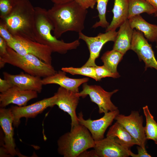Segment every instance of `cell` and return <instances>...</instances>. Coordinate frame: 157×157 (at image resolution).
I'll list each match as a JSON object with an SVG mask.
<instances>
[{"label": "cell", "instance_id": "9", "mask_svg": "<svg viewBox=\"0 0 157 157\" xmlns=\"http://www.w3.org/2000/svg\"><path fill=\"white\" fill-rule=\"evenodd\" d=\"M115 119L121 124L139 144V146L145 149L146 138L143 126V116L140 115L138 111H131L128 116L119 114Z\"/></svg>", "mask_w": 157, "mask_h": 157}, {"label": "cell", "instance_id": "16", "mask_svg": "<svg viewBox=\"0 0 157 157\" xmlns=\"http://www.w3.org/2000/svg\"><path fill=\"white\" fill-rule=\"evenodd\" d=\"M93 148L97 157H128L131 151L108 137L95 141Z\"/></svg>", "mask_w": 157, "mask_h": 157}, {"label": "cell", "instance_id": "30", "mask_svg": "<svg viewBox=\"0 0 157 157\" xmlns=\"http://www.w3.org/2000/svg\"><path fill=\"white\" fill-rule=\"evenodd\" d=\"M0 36L6 41L8 45L13 42L15 39V37L9 31L5 24L1 19L0 20Z\"/></svg>", "mask_w": 157, "mask_h": 157}, {"label": "cell", "instance_id": "33", "mask_svg": "<svg viewBox=\"0 0 157 157\" xmlns=\"http://www.w3.org/2000/svg\"><path fill=\"white\" fill-rule=\"evenodd\" d=\"M13 86L9 81L0 78V92L1 93L6 92Z\"/></svg>", "mask_w": 157, "mask_h": 157}, {"label": "cell", "instance_id": "4", "mask_svg": "<svg viewBox=\"0 0 157 157\" xmlns=\"http://www.w3.org/2000/svg\"><path fill=\"white\" fill-rule=\"evenodd\" d=\"M94 143L88 129L79 123L59 138L58 151L64 157H78L84 151L93 148Z\"/></svg>", "mask_w": 157, "mask_h": 157}, {"label": "cell", "instance_id": "1", "mask_svg": "<svg viewBox=\"0 0 157 157\" xmlns=\"http://www.w3.org/2000/svg\"><path fill=\"white\" fill-rule=\"evenodd\" d=\"M88 13L87 9L74 0L54 4L47 10V15L53 26V35L58 39L69 31L82 32Z\"/></svg>", "mask_w": 157, "mask_h": 157}, {"label": "cell", "instance_id": "32", "mask_svg": "<svg viewBox=\"0 0 157 157\" xmlns=\"http://www.w3.org/2000/svg\"><path fill=\"white\" fill-rule=\"evenodd\" d=\"M137 148L138 151V154H134L131 150L130 152V156L132 157H151V156L147 153L146 149L143 148L139 145H138L137 147Z\"/></svg>", "mask_w": 157, "mask_h": 157}, {"label": "cell", "instance_id": "24", "mask_svg": "<svg viewBox=\"0 0 157 157\" xmlns=\"http://www.w3.org/2000/svg\"><path fill=\"white\" fill-rule=\"evenodd\" d=\"M146 118V125L144 130L146 138L154 141L157 145V123L151 113L147 106L142 108Z\"/></svg>", "mask_w": 157, "mask_h": 157}, {"label": "cell", "instance_id": "20", "mask_svg": "<svg viewBox=\"0 0 157 157\" xmlns=\"http://www.w3.org/2000/svg\"><path fill=\"white\" fill-rule=\"evenodd\" d=\"M106 136L112 138L117 143L128 149L134 145L139 146L136 140L117 121L110 127Z\"/></svg>", "mask_w": 157, "mask_h": 157}, {"label": "cell", "instance_id": "37", "mask_svg": "<svg viewBox=\"0 0 157 157\" xmlns=\"http://www.w3.org/2000/svg\"><path fill=\"white\" fill-rule=\"evenodd\" d=\"M73 0H51L54 4H61L72 1Z\"/></svg>", "mask_w": 157, "mask_h": 157}, {"label": "cell", "instance_id": "34", "mask_svg": "<svg viewBox=\"0 0 157 157\" xmlns=\"http://www.w3.org/2000/svg\"><path fill=\"white\" fill-rule=\"evenodd\" d=\"M8 46L6 41L0 36V56H3L7 53Z\"/></svg>", "mask_w": 157, "mask_h": 157}, {"label": "cell", "instance_id": "23", "mask_svg": "<svg viewBox=\"0 0 157 157\" xmlns=\"http://www.w3.org/2000/svg\"><path fill=\"white\" fill-rule=\"evenodd\" d=\"M143 13L151 15L157 11L145 0H129L128 19Z\"/></svg>", "mask_w": 157, "mask_h": 157}, {"label": "cell", "instance_id": "31", "mask_svg": "<svg viewBox=\"0 0 157 157\" xmlns=\"http://www.w3.org/2000/svg\"><path fill=\"white\" fill-rule=\"evenodd\" d=\"M84 8L93 9L96 3V0H74Z\"/></svg>", "mask_w": 157, "mask_h": 157}, {"label": "cell", "instance_id": "8", "mask_svg": "<svg viewBox=\"0 0 157 157\" xmlns=\"http://www.w3.org/2000/svg\"><path fill=\"white\" fill-rule=\"evenodd\" d=\"M117 33L116 30H112L104 33H100L94 37L88 36L82 32L78 33L79 39L84 41L89 50L90 56L84 66L95 67V60L99 56L103 46L109 41L114 42Z\"/></svg>", "mask_w": 157, "mask_h": 157}, {"label": "cell", "instance_id": "15", "mask_svg": "<svg viewBox=\"0 0 157 157\" xmlns=\"http://www.w3.org/2000/svg\"><path fill=\"white\" fill-rule=\"evenodd\" d=\"M38 93L35 91L23 90L13 86L7 91L0 94V107L5 108L11 104L19 106H26L29 101L37 97Z\"/></svg>", "mask_w": 157, "mask_h": 157}, {"label": "cell", "instance_id": "10", "mask_svg": "<svg viewBox=\"0 0 157 157\" xmlns=\"http://www.w3.org/2000/svg\"><path fill=\"white\" fill-rule=\"evenodd\" d=\"M119 113L118 109L104 113V115L99 119L92 120L90 118L84 119L82 113L80 112L78 114V120L79 123L88 129L93 139L97 141L104 138V134L106 130L112 124Z\"/></svg>", "mask_w": 157, "mask_h": 157}, {"label": "cell", "instance_id": "17", "mask_svg": "<svg viewBox=\"0 0 157 157\" xmlns=\"http://www.w3.org/2000/svg\"><path fill=\"white\" fill-rule=\"evenodd\" d=\"M4 78L9 81L13 86L25 90H31L40 93L42 85L41 77L22 72L12 75L6 72H3Z\"/></svg>", "mask_w": 157, "mask_h": 157}, {"label": "cell", "instance_id": "7", "mask_svg": "<svg viewBox=\"0 0 157 157\" xmlns=\"http://www.w3.org/2000/svg\"><path fill=\"white\" fill-rule=\"evenodd\" d=\"M118 91V90L116 89L112 92H108L99 85H89L85 83L83 84L82 90L78 92V94L80 97L83 98L89 95L92 102L98 105L99 113H105L118 109L111 100L112 95Z\"/></svg>", "mask_w": 157, "mask_h": 157}, {"label": "cell", "instance_id": "26", "mask_svg": "<svg viewBox=\"0 0 157 157\" xmlns=\"http://www.w3.org/2000/svg\"><path fill=\"white\" fill-rule=\"evenodd\" d=\"M109 0H96L97 9L98 13L99 21L96 22L92 26V28H96L99 27L106 28L110 24L106 17L107 7Z\"/></svg>", "mask_w": 157, "mask_h": 157}, {"label": "cell", "instance_id": "11", "mask_svg": "<svg viewBox=\"0 0 157 157\" xmlns=\"http://www.w3.org/2000/svg\"><path fill=\"white\" fill-rule=\"evenodd\" d=\"M56 98V96L54 94L51 97L43 99L28 106H12L10 108L13 117V125L17 127L22 117L34 118L47 108L53 106Z\"/></svg>", "mask_w": 157, "mask_h": 157}, {"label": "cell", "instance_id": "13", "mask_svg": "<svg viewBox=\"0 0 157 157\" xmlns=\"http://www.w3.org/2000/svg\"><path fill=\"white\" fill-rule=\"evenodd\" d=\"M78 93L60 86L54 94L56 96L55 105L57 106L60 109L70 115L71 128L79 124L76 113L80 97Z\"/></svg>", "mask_w": 157, "mask_h": 157}, {"label": "cell", "instance_id": "19", "mask_svg": "<svg viewBox=\"0 0 157 157\" xmlns=\"http://www.w3.org/2000/svg\"><path fill=\"white\" fill-rule=\"evenodd\" d=\"M119 27L113 49L124 55L131 49L133 29L131 28L128 19Z\"/></svg>", "mask_w": 157, "mask_h": 157}, {"label": "cell", "instance_id": "3", "mask_svg": "<svg viewBox=\"0 0 157 157\" xmlns=\"http://www.w3.org/2000/svg\"><path fill=\"white\" fill-rule=\"evenodd\" d=\"M35 41L48 46L53 52L64 54L70 50L76 49L80 45L79 39L69 43L59 40L53 35V25L49 18L47 10L39 7H35Z\"/></svg>", "mask_w": 157, "mask_h": 157}, {"label": "cell", "instance_id": "35", "mask_svg": "<svg viewBox=\"0 0 157 157\" xmlns=\"http://www.w3.org/2000/svg\"><path fill=\"white\" fill-rule=\"evenodd\" d=\"M78 157H97L94 150L93 149L90 151L85 150L81 153Z\"/></svg>", "mask_w": 157, "mask_h": 157}, {"label": "cell", "instance_id": "14", "mask_svg": "<svg viewBox=\"0 0 157 157\" xmlns=\"http://www.w3.org/2000/svg\"><path fill=\"white\" fill-rule=\"evenodd\" d=\"M13 117L10 108H0V125L4 133L3 149L5 153L14 156L18 154L14 139Z\"/></svg>", "mask_w": 157, "mask_h": 157}, {"label": "cell", "instance_id": "38", "mask_svg": "<svg viewBox=\"0 0 157 157\" xmlns=\"http://www.w3.org/2000/svg\"><path fill=\"white\" fill-rule=\"evenodd\" d=\"M154 16L155 17H157V13L154 14Z\"/></svg>", "mask_w": 157, "mask_h": 157}, {"label": "cell", "instance_id": "2", "mask_svg": "<svg viewBox=\"0 0 157 157\" xmlns=\"http://www.w3.org/2000/svg\"><path fill=\"white\" fill-rule=\"evenodd\" d=\"M0 19L14 37L35 41V9L29 0H16L10 13Z\"/></svg>", "mask_w": 157, "mask_h": 157}, {"label": "cell", "instance_id": "28", "mask_svg": "<svg viewBox=\"0 0 157 157\" xmlns=\"http://www.w3.org/2000/svg\"><path fill=\"white\" fill-rule=\"evenodd\" d=\"M95 70L98 81H100L102 78L106 77L117 78L120 76L118 73H115L112 72L104 65L97 66L95 67Z\"/></svg>", "mask_w": 157, "mask_h": 157}, {"label": "cell", "instance_id": "5", "mask_svg": "<svg viewBox=\"0 0 157 157\" xmlns=\"http://www.w3.org/2000/svg\"><path fill=\"white\" fill-rule=\"evenodd\" d=\"M7 50L6 55L0 56V64L2 66L8 63L19 68L27 73L40 77L49 76L57 72L51 65L33 55L19 54L8 46Z\"/></svg>", "mask_w": 157, "mask_h": 157}, {"label": "cell", "instance_id": "25", "mask_svg": "<svg viewBox=\"0 0 157 157\" xmlns=\"http://www.w3.org/2000/svg\"><path fill=\"white\" fill-rule=\"evenodd\" d=\"M124 54L113 49L105 52L102 56L101 59L104 65L112 73H118L117 67L119 63L123 58Z\"/></svg>", "mask_w": 157, "mask_h": 157}, {"label": "cell", "instance_id": "29", "mask_svg": "<svg viewBox=\"0 0 157 157\" xmlns=\"http://www.w3.org/2000/svg\"><path fill=\"white\" fill-rule=\"evenodd\" d=\"M16 0H0V18L3 19L11 11Z\"/></svg>", "mask_w": 157, "mask_h": 157}, {"label": "cell", "instance_id": "27", "mask_svg": "<svg viewBox=\"0 0 157 157\" xmlns=\"http://www.w3.org/2000/svg\"><path fill=\"white\" fill-rule=\"evenodd\" d=\"M61 70L72 75H80L92 78L97 81L95 67L84 66L75 68L72 67H62Z\"/></svg>", "mask_w": 157, "mask_h": 157}, {"label": "cell", "instance_id": "18", "mask_svg": "<svg viewBox=\"0 0 157 157\" xmlns=\"http://www.w3.org/2000/svg\"><path fill=\"white\" fill-rule=\"evenodd\" d=\"M89 80L88 78H73L66 75V72L61 70L56 72L54 74L42 79L43 85L56 84L60 86L74 92H79V87L82 84Z\"/></svg>", "mask_w": 157, "mask_h": 157}, {"label": "cell", "instance_id": "12", "mask_svg": "<svg viewBox=\"0 0 157 157\" xmlns=\"http://www.w3.org/2000/svg\"><path fill=\"white\" fill-rule=\"evenodd\" d=\"M131 49L136 53L140 60L144 62L145 70L149 67L157 70V61L151 45L148 43L143 33L136 29H133Z\"/></svg>", "mask_w": 157, "mask_h": 157}, {"label": "cell", "instance_id": "36", "mask_svg": "<svg viewBox=\"0 0 157 157\" xmlns=\"http://www.w3.org/2000/svg\"><path fill=\"white\" fill-rule=\"evenodd\" d=\"M153 6L157 11V0H145Z\"/></svg>", "mask_w": 157, "mask_h": 157}, {"label": "cell", "instance_id": "6", "mask_svg": "<svg viewBox=\"0 0 157 157\" xmlns=\"http://www.w3.org/2000/svg\"><path fill=\"white\" fill-rule=\"evenodd\" d=\"M8 45L19 54H31L46 63L51 65V55L53 52L48 46L20 37H15L13 42Z\"/></svg>", "mask_w": 157, "mask_h": 157}, {"label": "cell", "instance_id": "21", "mask_svg": "<svg viewBox=\"0 0 157 157\" xmlns=\"http://www.w3.org/2000/svg\"><path fill=\"white\" fill-rule=\"evenodd\" d=\"M129 0H114L112 20L106 32L116 30L128 19Z\"/></svg>", "mask_w": 157, "mask_h": 157}, {"label": "cell", "instance_id": "22", "mask_svg": "<svg viewBox=\"0 0 157 157\" xmlns=\"http://www.w3.org/2000/svg\"><path fill=\"white\" fill-rule=\"evenodd\" d=\"M131 28L142 32L147 40L157 43V25L151 24L140 15L135 16L129 19Z\"/></svg>", "mask_w": 157, "mask_h": 157}]
</instances>
